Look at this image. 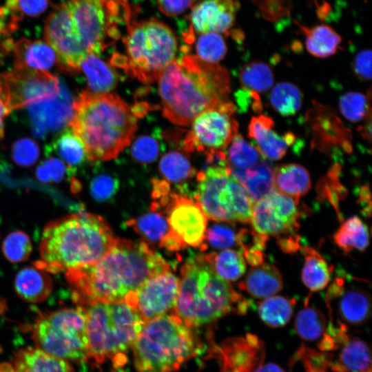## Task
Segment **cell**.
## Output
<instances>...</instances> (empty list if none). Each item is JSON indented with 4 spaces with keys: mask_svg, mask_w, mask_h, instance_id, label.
Instances as JSON below:
<instances>
[{
    "mask_svg": "<svg viewBox=\"0 0 372 372\" xmlns=\"http://www.w3.org/2000/svg\"><path fill=\"white\" fill-rule=\"evenodd\" d=\"M371 363L368 344L355 338L344 344L334 369L339 372H371Z\"/></svg>",
    "mask_w": 372,
    "mask_h": 372,
    "instance_id": "cell-30",
    "label": "cell"
},
{
    "mask_svg": "<svg viewBox=\"0 0 372 372\" xmlns=\"http://www.w3.org/2000/svg\"><path fill=\"white\" fill-rule=\"evenodd\" d=\"M239 8L236 0H201L192 9L191 28L186 40L192 42L194 32L229 33Z\"/></svg>",
    "mask_w": 372,
    "mask_h": 372,
    "instance_id": "cell-17",
    "label": "cell"
},
{
    "mask_svg": "<svg viewBox=\"0 0 372 372\" xmlns=\"http://www.w3.org/2000/svg\"><path fill=\"white\" fill-rule=\"evenodd\" d=\"M195 200L207 218L227 223L250 222L254 203L227 166L214 165L197 174Z\"/></svg>",
    "mask_w": 372,
    "mask_h": 372,
    "instance_id": "cell-10",
    "label": "cell"
},
{
    "mask_svg": "<svg viewBox=\"0 0 372 372\" xmlns=\"http://www.w3.org/2000/svg\"><path fill=\"white\" fill-rule=\"evenodd\" d=\"M158 154V143L155 138L149 136H139L131 147L132 157L140 163H152L156 159Z\"/></svg>",
    "mask_w": 372,
    "mask_h": 372,
    "instance_id": "cell-44",
    "label": "cell"
},
{
    "mask_svg": "<svg viewBox=\"0 0 372 372\" xmlns=\"http://www.w3.org/2000/svg\"><path fill=\"white\" fill-rule=\"evenodd\" d=\"M14 50L15 66L49 72L59 65L56 52L47 42L21 39L14 45Z\"/></svg>",
    "mask_w": 372,
    "mask_h": 372,
    "instance_id": "cell-22",
    "label": "cell"
},
{
    "mask_svg": "<svg viewBox=\"0 0 372 372\" xmlns=\"http://www.w3.org/2000/svg\"><path fill=\"white\" fill-rule=\"evenodd\" d=\"M273 119L265 115L254 116L248 127V135L256 143V148L263 157L276 161L282 158L295 141L292 133L280 135L273 130Z\"/></svg>",
    "mask_w": 372,
    "mask_h": 372,
    "instance_id": "cell-18",
    "label": "cell"
},
{
    "mask_svg": "<svg viewBox=\"0 0 372 372\" xmlns=\"http://www.w3.org/2000/svg\"><path fill=\"white\" fill-rule=\"evenodd\" d=\"M239 80L243 90L258 94L271 87L274 78L269 65L262 61H251L241 68Z\"/></svg>",
    "mask_w": 372,
    "mask_h": 372,
    "instance_id": "cell-33",
    "label": "cell"
},
{
    "mask_svg": "<svg viewBox=\"0 0 372 372\" xmlns=\"http://www.w3.org/2000/svg\"><path fill=\"white\" fill-rule=\"evenodd\" d=\"M79 71L85 74L88 87L93 92L108 93L117 83L116 72L99 54H90L85 57L80 64Z\"/></svg>",
    "mask_w": 372,
    "mask_h": 372,
    "instance_id": "cell-28",
    "label": "cell"
},
{
    "mask_svg": "<svg viewBox=\"0 0 372 372\" xmlns=\"http://www.w3.org/2000/svg\"><path fill=\"white\" fill-rule=\"evenodd\" d=\"M227 50L225 39L219 33H201L196 41V56L207 63H218L225 56Z\"/></svg>",
    "mask_w": 372,
    "mask_h": 372,
    "instance_id": "cell-41",
    "label": "cell"
},
{
    "mask_svg": "<svg viewBox=\"0 0 372 372\" xmlns=\"http://www.w3.org/2000/svg\"><path fill=\"white\" fill-rule=\"evenodd\" d=\"M269 101L273 108L280 114L291 116L301 108L302 96L296 85L291 83L282 82L272 88Z\"/></svg>",
    "mask_w": 372,
    "mask_h": 372,
    "instance_id": "cell-34",
    "label": "cell"
},
{
    "mask_svg": "<svg viewBox=\"0 0 372 372\" xmlns=\"http://www.w3.org/2000/svg\"><path fill=\"white\" fill-rule=\"evenodd\" d=\"M228 147L226 154L227 167L246 169L260 161V154L256 147L238 133L234 136Z\"/></svg>",
    "mask_w": 372,
    "mask_h": 372,
    "instance_id": "cell-36",
    "label": "cell"
},
{
    "mask_svg": "<svg viewBox=\"0 0 372 372\" xmlns=\"http://www.w3.org/2000/svg\"><path fill=\"white\" fill-rule=\"evenodd\" d=\"M165 211L169 227L168 234L185 247L203 242L207 231V217L196 200L178 194H169Z\"/></svg>",
    "mask_w": 372,
    "mask_h": 372,
    "instance_id": "cell-15",
    "label": "cell"
},
{
    "mask_svg": "<svg viewBox=\"0 0 372 372\" xmlns=\"http://www.w3.org/2000/svg\"><path fill=\"white\" fill-rule=\"evenodd\" d=\"M124 0H67L48 16L45 38L59 67L79 72L83 59L99 54L119 37L118 24L128 17Z\"/></svg>",
    "mask_w": 372,
    "mask_h": 372,
    "instance_id": "cell-2",
    "label": "cell"
},
{
    "mask_svg": "<svg viewBox=\"0 0 372 372\" xmlns=\"http://www.w3.org/2000/svg\"><path fill=\"white\" fill-rule=\"evenodd\" d=\"M169 269L147 243L117 238L98 262L65 274L74 302L85 308L96 302L127 303L146 280Z\"/></svg>",
    "mask_w": 372,
    "mask_h": 372,
    "instance_id": "cell-1",
    "label": "cell"
},
{
    "mask_svg": "<svg viewBox=\"0 0 372 372\" xmlns=\"http://www.w3.org/2000/svg\"><path fill=\"white\" fill-rule=\"evenodd\" d=\"M333 240L346 253L353 249L363 251L369 245V230L360 218L353 216L342 224L334 234Z\"/></svg>",
    "mask_w": 372,
    "mask_h": 372,
    "instance_id": "cell-31",
    "label": "cell"
},
{
    "mask_svg": "<svg viewBox=\"0 0 372 372\" xmlns=\"http://www.w3.org/2000/svg\"><path fill=\"white\" fill-rule=\"evenodd\" d=\"M11 110L55 99L61 87L56 76L49 72L14 66L0 76Z\"/></svg>",
    "mask_w": 372,
    "mask_h": 372,
    "instance_id": "cell-13",
    "label": "cell"
},
{
    "mask_svg": "<svg viewBox=\"0 0 372 372\" xmlns=\"http://www.w3.org/2000/svg\"><path fill=\"white\" fill-rule=\"evenodd\" d=\"M0 372H10V363L0 364Z\"/></svg>",
    "mask_w": 372,
    "mask_h": 372,
    "instance_id": "cell-54",
    "label": "cell"
},
{
    "mask_svg": "<svg viewBox=\"0 0 372 372\" xmlns=\"http://www.w3.org/2000/svg\"><path fill=\"white\" fill-rule=\"evenodd\" d=\"M14 161L21 166L33 165L39 156L37 145L32 139L23 138L14 143L12 148Z\"/></svg>",
    "mask_w": 372,
    "mask_h": 372,
    "instance_id": "cell-45",
    "label": "cell"
},
{
    "mask_svg": "<svg viewBox=\"0 0 372 372\" xmlns=\"http://www.w3.org/2000/svg\"><path fill=\"white\" fill-rule=\"evenodd\" d=\"M256 372H284V371L276 364L269 363L260 366Z\"/></svg>",
    "mask_w": 372,
    "mask_h": 372,
    "instance_id": "cell-53",
    "label": "cell"
},
{
    "mask_svg": "<svg viewBox=\"0 0 372 372\" xmlns=\"http://www.w3.org/2000/svg\"><path fill=\"white\" fill-rule=\"evenodd\" d=\"M293 301L283 296L266 298L259 305L258 313L262 320L271 327L285 325L293 314Z\"/></svg>",
    "mask_w": 372,
    "mask_h": 372,
    "instance_id": "cell-35",
    "label": "cell"
},
{
    "mask_svg": "<svg viewBox=\"0 0 372 372\" xmlns=\"http://www.w3.org/2000/svg\"><path fill=\"white\" fill-rule=\"evenodd\" d=\"M32 338L36 347L56 358L68 362L89 358L86 313L80 306L41 314Z\"/></svg>",
    "mask_w": 372,
    "mask_h": 372,
    "instance_id": "cell-11",
    "label": "cell"
},
{
    "mask_svg": "<svg viewBox=\"0 0 372 372\" xmlns=\"http://www.w3.org/2000/svg\"><path fill=\"white\" fill-rule=\"evenodd\" d=\"M54 149L65 163L71 167L79 165L87 158L83 143L71 128L59 136L54 143Z\"/></svg>",
    "mask_w": 372,
    "mask_h": 372,
    "instance_id": "cell-40",
    "label": "cell"
},
{
    "mask_svg": "<svg viewBox=\"0 0 372 372\" xmlns=\"http://www.w3.org/2000/svg\"><path fill=\"white\" fill-rule=\"evenodd\" d=\"M305 39L308 52L318 58H327L338 50L342 38L332 28L324 24L311 27L296 23Z\"/></svg>",
    "mask_w": 372,
    "mask_h": 372,
    "instance_id": "cell-26",
    "label": "cell"
},
{
    "mask_svg": "<svg viewBox=\"0 0 372 372\" xmlns=\"http://www.w3.org/2000/svg\"><path fill=\"white\" fill-rule=\"evenodd\" d=\"M10 366V372H74L70 362L37 347L20 350L14 355Z\"/></svg>",
    "mask_w": 372,
    "mask_h": 372,
    "instance_id": "cell-21",
    "label": "cell"
},
{
    "mask_svg": "<svg viewBox=\"0 0 372 372\" xmlns=\"http://www.w3.org/2000/svg\"><path fill=\"white\" fill-rule=\"evenodd\" d=\"M353 70L358 77L364 81L371 79V52L370 50H362L355 56Z\"/></svg>",
    "mask_w": 372,
    "mask_h": 372,
    "instance_id": "cell-50",
    "label": "cell"
},
{
    "mask_svg": "<svg viewBox=\"0 0 372 372\" xmlns=\"http://www.w3.org/2000/svg\"><path fill=\"white\" fill-rule=\"evenodd\" d=\"M116 237L100 216L81 211L50 222L41 239V259L34 266L57 273L86 267L101 260Z\"/></svg>",
    "mask_w": 372,
    "mask_h": 372,
    "instance_id": "cell-5",
    "label": "cell"
},
{
    "mask_svg": "<svg viewBox=\"0 0 372 372\" xmlns=\"http://www.w3.org/2000/svg\"><path fill=\"white\" fill-rule=\"evenodd\" d=\"M11 110L6 88L0 80V139L4 134V118Z\"/></svg>",
    "mask_w": 372,
    "mask_h": 372,
    "instance_id": "cell-52",
    "label": "cell"
},
{
    "mask_svg": "<svg viewBox=\"0 0 372 372\" xmlns=\"http://www.w3.org/2000/svg\"><path fill=\"white\" fill-rule=\"evenodd\" d=\"M227 167L231 174L242 185L254 202L275 189L274 169L264 161L246 169Z\"/></svg>",
    "mask_w": 372,
    "mask_h": 372,
    "instance_id": "cell-24",
    "label": "cell"
},
{
    "mask_svg": "<svg viewBox=\"0 0 372 372\" xmlns=\"http://www.w3.org/2000/svg\"><path fill=\"white\" fill-rule=\"evenodd\" d=\"M331 288L330 293L333 296L339 293L338 313L345 322L360 325L369 319L371 312V300L366 291L360 288L343 291L340 279L335 282Z\"/></svg>",
    "mask_w": 372,
    "mask_h": 372,
    "instance_id": "cell-20",
    "label": "cell"
},
{
    "mask_svg": "<svg viewBox=\"0 0 372 372\" xmlns=\"http://www.w3.org/2000/svg\"><path fill=\"white\" fill-rule=\"evenodd\" d=\"M46 271L36 266L21 269L14 280L18 295L29 302H41L52 291V280Z\"/></svg>",
    "mask_w": 372,
    "mask_h": 372,
    "instance_id": "cell-23",
    "label": "cell"
},
{
    "mask_svg": "<svg viewBox=\"0 0 372 372\" xmlns=\"http://www.w3.org/2000/svg\"><path fill=\"white\" fill-rule=\"evenodd\" d=\"M32 249L29 236L21 231L10 233L4 240L2 251L4 256L12 262L27 260Z\"/></svg>",
    "mask_w": 372,
    "mask_h": 372,
    "instance_id": "cell-42",
    "label": "cell"
},
{
    "mask_svg": "<svg viewBox=\"0 0 372 372\" xmlns=\"http://www.w3.org/2000/svg\"><path fill=\"white\" fill-rule=\"evenodd\" d=\"M158 80L163 116L176 125H187L203 112L228 101V72L196 55L174 59Z\"/></svg>",
    "mask_w": 372,
    "mask_h": 372,
    "instance_id": "cell-3",
    "label": "cell"
},
{
    "mask_svg": "<svg viewBox=\"0 0 372 372\" xmlns=\"http://www.w3.org/2000/svg\"><path fill=\"white\" fill-rule=\"evenodd\" d=\"M369 99L361 93H347L340 97V110L347 120L360 121L371 113Z\"/></svg>",
    "mask_w": 372,
    "mask_h": 372,
    "instance_id": "cell-43",
    "label": "cell"
},
{
    "mask_svg": "<svg viewBox=\"0 0 372 372\" xmlns=\"http://www.w3.org/2000/svg\"><path fill=\"white\" fill-rule=\"evenodd\" d=\"M234 105L227 101L199 114L191 123V129L185 136V149L202 152L207 160L225 152L238 133Z\"/></svg>",
    "mask_w": 372,
    "mask_h": 372,
    "instance_id": "cell-12",
    "label": "cell"
},
{
    "mask_svg": "<svg viewBox=\"0 0 372 372\" xmlns=\"http://www.w3.org/2000/svg\"><path fill=\"white\" fill-rule=\"evenodd\" d=\"M207 242L214 248L226 249L237 243V234L227 226L214 225L206 231Z\"/></svg>",
    "mask_w": 372,
    "mask_h": 372,
    "instance_id": "cell-46",
    "label": "cell"
},
{
    "mask_svg": "<svg viewBox=\"0 0 372 372\" xmlns=\"http://www.w3.org/2000/svg\"><path fill=\"white\" fill-rule=\"evenodd\" d=\"M300 249L304 256L302 280L311 291L324 289L330 280V269L322 256L313 248L303 246Z\"/></svg>",
    "mask_w": 372,
    "mask_h": 372,
    "instance_id": "cell-29",
    "label": "cell"
},
{
    "mask_svg": "<svg viewBox=\"0 0 372 372\" xmlns=\"http://www.w3.org/2000/svg\"><path fill=\"white\" fill-rule=\"evenodd\" d=\"M128 225L141 236L154 242L161 243L169 231L167 218L154 210L134 220L129 221Z\"/></svg>",
    "mask_w": 372,
    "mask_h": 372,
    "instance_id": "cell-38",
    "label": "cell"
},
{
    "mask_svg": "<svg viewBox=\"0 0 372 372\" xmlns=\"http://www.w3.org/2000/svg\"><path fill=\"white\" fill-rule=\"evenodd\" d=\"M310 175L298 164H288L274 169V187L278 192L299 200L311 188Z\"/></svg>",
    "mask_w": 372,
    "mask_h": 372,
    "instance_id": "cell-27",
    "label": "cell"
},
{
    "mask_svg": "<svg viewBox=\"0 0 372 372\" xmlns=\"http://www.w3.org/2000/svg\"><path fill=\"white\" fill-rule=\"evenodd\" d=\"M158 168L161 174L172 183L183 182L195 174L188 158L177 151H170L162 156Z\"/></svg>",
    "mask_w": 372,
    "mask_h": 372,
    "instance_id": "cell-37",
    "label": "cell"
},
{
    "mask_svg": "<svg viewBox=\"0 0 372 372\" xmlns=\"http://www.w3.org/2000/svg\"><path fill=\"white\" fill-rule=\"evenodd\" d=\"M214 271L227 281H235L245 272L246 262L241 252L225 249L218 253L205 255Z\"/></svg>",
    "mask_w": 372,
    "mask_h": 372,
    "instance_id": "cell-32",
    "label": "cell"
},
{
    "mask_svg": "<svg viewBox=\"0 0 372 372\" xmlns=\"http://www.w3.org/2000/svg\"><path fill=\"white\" fill-rule=\"evenodd\" d=\"M240 288L252 297L266 298L282 289V278L274 265L262 262L249 270Z\"/></svg>",
    "mask_w": 372,
    "mask_h": 372,
    "instance_id": "cell-25",
    "label": "cell"
},
{
    "mask_svg": "<svg viewBox=\"0 0 372 372\" xmlns=\"http://www.w3.org/2000/svg\"><path fill=\"white\" fill-rule=\"evenodd\" d=\"M160 10L167 16H176L186 10L192 0H156Z\"/></svg>",
    "mask_w": 372,
    "mask_h": 372,
    "instance_id": "cell-51",
    "label": "cell"
},
{
    "mask_svg": "<svg viewBox=\"0 0 372 372\" xmlns=\"http://www.w3.org/2000/svg\"><path fill=\"white\" fill-rule=\"evenodd\" d=\"M326 327L324 316L318 309L306 307L300 310L296 318L295 329L302 339L307 341L318 340Z\"/></svg>",
    "mask_w": 372,
    "mask_h": 372,
    "instance_id": "cell-39",
    "label": "cell"
},
{
    "mask_svg": "<svg viewBox=\"0 0 372 372\" xmlns=\"http://www.w3.org/2000/svg\"><path fill=\"white\" fill-rule=\"evenodd\" d=\"M125 54L116 53L111 63L144 83L155 82L174 59L177 41L165 24L149 19L134 23L123 40Z\"/></svg>",
    "mask_w": 372,
    "mask_h": 372,
    "instance_id": "cell-9",
    "label": "cell"
},
{
    "mask_svg": "<svg viewBox=\"0 0 372 372\" xmlns=\"http://www.w3.org/2000/svg\"><path fill=\"white\" fill-rule=\"evenodd\" d=\"M48 5V0H7L9 9L21 14L36 17L43 12Z\"/></svg>",
    "mask_w": 372,
    "mask_h": 372,
    "instance_id": "cell-49",
    "label": "cell"
},
{
    "mask_svg": "<svg viewBox=\"0 0 372 372\" xmlns=\"http://www.w3.org/2000/svg\"><path fill=\"white\" fill-rule=\"evenodd\" d=\"M299 200L276 189L254 202L250 223L254 231L269 237L292 235L299 227Z\"/></svg>",
    "mask_w": 372,
    "mask_h": 372,
    "instance_id": "cell-14",
    "label": "cell"
},
{
    "mask_svg": "<svg viewBox=\"0 0 372 372\" xmlns=\"http://www.w3.org/2000/svg\"><path fill=\"white\" fill-rule=\"evenodd\" d=\"M145 105L131 107L112 93L82 92L73 101L69 125L81 139L90 161L116 158L131 143Z\"/></svg>",
    "mask_w": 372,
    "mask_h": 372,
    "instance_id": "cell-4",
    "label": "cell"
},
{
    "mask_svg": "<svg viewBox=\"0 0 372 372\" xmlns=\"http://www.w3.org/2000/svg\"><path fill=\"white\" fill-rule=\"evenodd\" d=\"M30 114L37 133L57 130L70 121L73 102L70 94L61 89L55 99L32 106Z\"/></svg>",
    "mask_w": 372,
    "mask_h": 372,
    "instance_id": "cell-19",
    "label": "cell"
},
{
    "mask_svg": "<svg viewBox=\"0 0 372 372\" xmlns=\"http://www.w3.org/2000/svg\"><path fill=\"white\" fill-rule=\"evenodd\" d=\"M178 285L179 279L171 269L163 271L146 280L126 304L148 321L174 307Z\"/></svg>",
    "mask_w": 372,
    "mask_h": 372,
    "instance_id": "cell-16",
    "label": "cell"
},
{
    "mask_svg": "<svg viewBox=\"0 0 372 372\" xmlns=\"http://www.w3.org/2000/svg\"><path fill=\"white\" fill-rule=\"evenodd\" d=\"M84 309L89 358L99 364L110 360L114 368L123 366L144 320L136 309L123 301L96 302Z\"/></svg>",
    "mask_w": 372,
    "mask_h": 372,
    "instance_id": "cell-8",
    "label": "cell"
},
{
    "mask_svg": "<svg viewBox=\"0 0 372 372\" xmlns=\"http://www.w3.org/2000/svg\"><path fill=\"white\" fill-rule=\"evenodd\" d=\"M118 182L109 175H99L91 183L90 190L92 196L97 200L103 201L111 198L116 192Z\"/></svg>",
    "mask_w": 372,
    "mask_h": 372,
    "instance_id": "cell-47",
    "label": "cell"
},
{
    "mask_svg": "<svg viewBox=\"0 0 372 372\" xmlns=\"http://www.w3.org/2000/svg\"><path fill=\"white\" fill-rule=\"evenodd\" d=\"M213 269L204 255L189 258L180 269L174 314L196 327L214 322L238 307L244 313L245 300Z\"/></svg>",
    "mask_w": 372,
    "mask_h": 372,
    "instance_id": "cell-6",
    "label": "cell"
},
{
    "mask_svg": "<svg viewBox=\"0 0 372 372\" xmlns=\"http://www.w3.org/2000/svg\"><path fill=\"white\" fill-rule=\"evenodd\" d=\"M137 372H174L201 349L193 327L176 314L145 322L131 347Z\"/></svg>",
    "mask_w": 372,
    "mask_h": 372,
    "instance_id": "cell-7",
    "label": "cell"
},
{
    "mask_svg": "<svg viewBox=\"0 0 372 372\" xmlns=\"http://www.w3.org/2000/svg\"><path fill=\"white\" fill-rule=\"evenodd\" d=\"M65 171L66 167L63 162L55 158H50L37 168L36 175L42 182H59L63 178Z\"/></svg>",
    "mask_w": 372,
    "mask_h": 372,
    "instance_id": "cell-48",
    "label": "cell"
}]
</instances>
